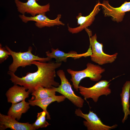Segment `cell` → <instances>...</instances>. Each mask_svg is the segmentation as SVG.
Instances as JSON below:
<instances>
[{"instance_id": "obj_9", "label": "cell", "mask_w": 130, "mask_h": 130, "mask_svg": "<svg viewBox=\"0 0 130 130\" xmlns=\"http://www.w3.org/2000/svg\"><path fill=\"white\" fill-rule=\"evenodd\" d=\"M36 0H27L24 2L19 0H14L18 11L22 15L26 13L30 14L32 16L40 14H46L50 11L49 3L44 5H41Z\"/></svg>"}, {"instance_id": "obj_7", "label": "cell", "mask_w": 130, "mask_h": 130, "mask_svg": "<svg viewBox=\"0 0 130 130\" xmlns=\"http://www.w3.org/2000/svg\"><path fill=\"white\" fill-rule=\"evenodd\" d=\"M75 114L77 116L83 118L86 120L83 121L84 125L88 130H110L117 127L115 124L110 126L104 124L97 114L90 110L88 114L83 113L80 108L76 109Z\"/></svg>"}, {"instance_id": "obj_16", "label": "cell", "mask_w": 130, "mask_h": 130, "mask_svg": "<svg viewBox=\"0 0 130 130\" xmlns=\"http://www.w3.org/2000/svg\"><path fill=\"white\" fill-rule=\"evenodd\" d=\"M130 81H126L123 85L121 93L120 94L122 106L123 111L124 115L122 122L124 123L130 115L129 99L130 97Z\"/></svg>"}, {"instance_id": "obj_18", "label": "cell", "mask_w": 130, "mask_h": 130, "mask_svg": "<svg viewBox=\"0 0 130 130\" xmlns=\"http://www.w3.org/2000/svg\"><path fill=\"white\" fill-rule=\"evenodd\" d=\"M56 92L54 87L47 88L41 86L37 87L32 93L33 100H38L52 97L56 95Z\"/></svg>"}, {"instance_id": "obj_8", "label": "cell", "mask_w": 130, "mask_h": 130, "mask_svg": "<svg viewBox=\"0 0 130 130\" xmlns=\"http://www.w3.org/2000/svg\"><path fill=\"white\" fill-rule=\"evenodd\" d=\"M105 17H110L112 20L117 23L121 22L123 20L125 13L130 11V0L125 1L119 7H114L109 3L108 1H104L100 4Z\"/></svg>"}, {"instance_id": "obj_19", "label": "cell", "mask_w": 130, "mask_h": 130, "mask_svg": "<svg viewBox=\"0 0 130 130\" xmlns=\"http://www.w3.org/2000/svg\"><path fill=\"white\" fill-rule=\"evenodd\" d=\"M10 54L6 48L2 47L1 44L0 45V63H1L6 60Z\"/></svg>"}, {"instance_id": "obj_5", "label": "cell", "mask_w": 130, "mask_h": 130, "mask_svg": "<svg viewBox=\"0 0 130 130\" xmlns=\"http://www.w3.org/2000/svg\"><path fill=\"white\" fill-rule=\"evenodd\" d=\"M56 73L60 79L61 84L58 87H54L56 92L64 96L77 107L80 108H82L84 100L81 97L75 94L64 71L59 70L57 71Z\"/></svg>"}, {"instance_id": "obj_6", "label": "cell", "mask_w": 130, "mask_h": 130, "mask_svg": "<svg viewBox=\"0 0 130 130\" xmlns=\"http://www.w3.org/2000/svg\"><path fill=\"white\" fill-rule=\"evenodd\" d=\"M110 82L106 80H101L88 88L79 85V93L83 96L85 100L91 98L96 103L101 96H107L111 93V90L109 88L110 84Z\"/></svg>"}, {"instance_id": "obj_15", "label": "cell", "mask_w": 130, "mask_h": 130, "mask_svg": "<svg viewBox=\"0 0 130 130\" xmlns=\"http://www.w3.org/2000/svg\"><path fill=\"white\" fill-rule=\"evenodd\" d=\"M66 98L62 95L55 96L47 98L38 100H29L28 102L30 105L34 106H37L41 108L46 113V118L51 119L50 116L47 111V108L48 105L52 102L57 101L60 103L64 101Z\"/></svg>"}, {"instance_id": "obj_10", "label": "cell", "mask_w": 130, "mask_h": 130, "mask_svg": "<svg viewBox=\"0 0 130 130\" xmlns=\"http://www.w3.org/2000/svg\"><path fill=\"white\" fill-rule=\"evenodd\" d=\"M61 16V14H58L55 19L52 20L49 18L46 15V14H39L31 17L26 16L25 15H19V17L23 22L26 23L29 21H35L36 26L39 28L55 26H64L65 24L60 20Z\"/></svg>"}, {"instance_id": "obj_20", "label": "cell", "mask_w": 130, "mask_h": 130, "mask_svg": "<svg viewBox=\"0 0 130 130\" xmlns=\"http://www.w3.org/2000/svg\"><path fill=\"white\" fill-rule=\"evenodd\" d=\"M46 112L44 111L38 113L37 116L38 117L40 120L42 128L46 127L49 125V124L46 121Z\"/></svg>"}, {"instance_id": "obj_22", "label": "cell", "mask_w": 130, "mask_h": 130, "mask_svg": "<svg viewBox=\"0 0 130 130\" xmlns=\"http://www.w3.org/2000/svg\"><path fill=\"white\" fill-rule=\"evenodd\" d=\"M36 0L37 1H38L39 0Z\"/></svg>"}, {"instance_id": "obj_13", "label": "cell", "mask_w": 130, "mask_h": 130, "mask_svg": "<svg viewBox=\"0 0 130 130\" xmlns=\"http://www.w3.org/2000/svg\"><path fill=\"white\" fill-rule=\"evenodd\" d=\"M0 129L10 128L13 130H35L32 124L20 123L11 116L0 113Z\"/></svg>"}, {"instance_id": "obj_3", "label": "cell", "mask_w": 130, "mask_h": 130, "mask_svg": "<svg viewBox=\"0 0 130 130\" xmlns=\"http://www.w3.org/2000/svg\"><path fill=\"white\" fill-rule=\"evenodd\" d=\"M6 49L10 53L13 59L12 63L9 66V70L14 73L17 71V68L20 66L25 67L27 66L31 65L32 61H38L45 62L50 61L52 59L47 57L40 58L38 56L33 55L32 52V47H29L28 51L24 52H16L12 50L7 46H6Z\"/></svg>"}, {"instance_id": "obj_12", "label": "cell", "mask_w": 130, "mask_h": 130, "mask_svg": "<svg viewBox=\"0 0 130 130\" xmlns=\"http://www.w3.org/2000/svg\"><path fill=\"white\" fill-rule=\"evenodd\" d=\"M51 51V52L49 51L46 52V56L51 59H55V62L58 63L62 62H66L67 61V58L69 57L76 59L82 57H86L90 56L92 54L91 49L90 46L87 51L85 52L82 54H78L76 52L72 51L66 53L59 50L58 48L55 49L52 48Z\"/></svg>"}, {"instance_id": "obj_4", "label": "cell", "mask_w": 130, "mask_h": 130, "mask_svg": "<svg viewBox=\"0 0 130 130\" xmlns=\"http://www.w3.org/2000/svg\"><path fill=\"white\" fill-rule=\"evenodd\" d=\"M89 37L92 52L90 57L92 61L99 65H103L112 63L115 61L117 58V53L112 55L105 53L103 51V44L97 40L96 34Z\"/></svg>"}, {"instance_id": "obj_11", "label": "cell", "mask_w": 130, "mask_h": 130, "mask_svg": "<svg viewBox=\"0 0 130 130\" xmlns=\"http://www.w3.org/2000/svg\"><path fill=\"white\" fill-rule=\"evenodd\" d=\"M100 4L98 3L96 5L92 11L87 16H83L81 13H79L76 18L77 25L79 26L76 27L72 28L68 26V30L69 32L72 34L77 33L90 26L94 21L95 16L100 11Z\"/></svg>"}, {"instance_id": "obj_17", "label": "cell", "mask_w": 130, "mask_h": 130, "mask_svg": "<svg viewBox=\"0 0 130 130\" xmlns=\"http://www.w3.org/2000/svg\"><path fill=\"white\" fill-rule=\"evenodd\" d=\"M29 104L26 102L24 99L19 103L12 104L7 113V115L11 116L17 121L20 119L23 113H26L30 108Z\"/></svg>"}, {"instance_id": "obj_14", "label": "cell", "mask_w": 130, "mask_h": 130, "mask_svg": "<svg viewBox=\"0 0 130 130\" xmlns=\"http://www.w3.org/2000/svg\"><path fill=\"white\" fill-rule=\"evenodd\" d=\"M26 90L23 86L14 84L9 88L6 94L8 102L15 104L28 98L30 93Z\"/></svg>"}, {"instance_id": "obj_1", "label": "cell", "mask_w": 130, "mask_h": 130, "mask_svg": "<svg viewBox=\"0 0 130 130\" xmlns=\"http://www.w3.org/2000/svg\"><path fill=\"white\" fill-rule=\"evenodd\" d=\"M32 63L37 66V71L33 73L27 72L26 76L21 78L9 71L8 73L10 76V80L14 84L23 86L30 93L39 86L50 88L59 85V83L55 81V78L56 77V70L61 66L62 62L46 63L34 61Z\"/></svg>"}, {"instance_id": "obj_2", "label": "cell", "mask_w": 130, "mask_h": 130, "mask_svg": "<svg viewBox=\"0 0 130 130\" xmlns=\"http://www.w3.org/2000/svg\"><path fill=\"white\" fill-rule=\"evenodd\" d=\"M86 68L80 71H75L71 69L67 70V72L71 76L70 80L72 83L74 88L78 91L79 84L81 80L84 78H89L91 80L98 81L102 77V74L105 71L99 65H95L90 63H88Z\"/></svg>"}, {"instance_id": "obj_21", "label": "cell", "mask_w": 130, "mask_h": 130, "mask_svg": "<svg viewBox=\"0 0 130 130\" xmlns=\"http://www.w3.org/2000/svg\"><path fill=\"white\" fill-rule=\"evenodd\" d=\"M37 118L35 122L32 125L35 130L39 128H42L41 124L39 117L37 116Z\"/></svg>"}]
</instances>
